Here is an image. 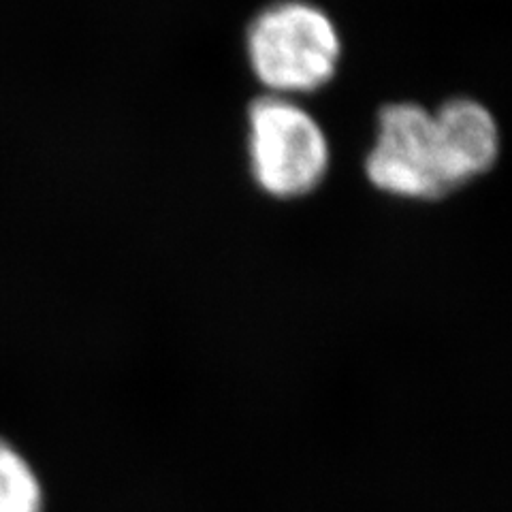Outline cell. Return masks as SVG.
Here are the masks:
<instances>
[{"label":"cell","mask_w":512,"mask_h":512,"mask_svg":"<svg viewBox=\"0 0 512 512\" xmlns=\"http://www.w3.org/2000/svg\"><path fill=\"white\" fill-rule=\"evenodd\" d=\"M252 73L269 94H308L329 84L342 39L329 15L308 0H282L252 20L246 37Z\"/></svg>","instance_id":"1"},{"label":"cell","mask_w":512,"mask_h":512,"mask_svg":"<svg viewBox=\"0 0 512 512\" xmlns=\"http://www.w3.org/2000/svg\"><path fill=\"white\" fill-rule=\"evenodd\" d=\"M248 163L254 184L269 199L299 201L323 186L331 146L306 107L265 94L248 109Z\"/></svg>","instance_id":"2"},{"label":"cell","mask_w":512,"mask_h":512,"mask_svg":"<svg viewBox=\"0 0 512 512\" xmlns=\"http://www.w3.org/2000/svg\"><path fill=\"white\" fill-rule=\"evenodd\" d=\"M370 184L399 201L431 203L453 195L436 135L434 111L419 103L384 105L365 156Z\"/></svg>","instance_id":"3"},{"label":"cell","mask_w":512,"mask_h":512,"mask_svg":"<svg viewBox=\"0 0 512 512\" xmlns=\"http://www.w3.org/2000/svg\"><path fill=\"white\" fill-rule=\"evenodd\" d=\"M442 163L453 192L487 175L500 158V126L474 99H451L434 111Z\"/></svg>","instance_id":"4"},{"label":"cell","mask_w":512,"mask_h":512,"mask_svg":"<svg viewBox=\"0 0 512 512\" xmlns=\"http://www.w3.org/2000/svg\"><path fill=\"white\" fill-rule=\"evenodd\" d=\"M0 512H45L37 470L5 438H0Z\"/></svg>","instance_id":"5"}]
</instances>
